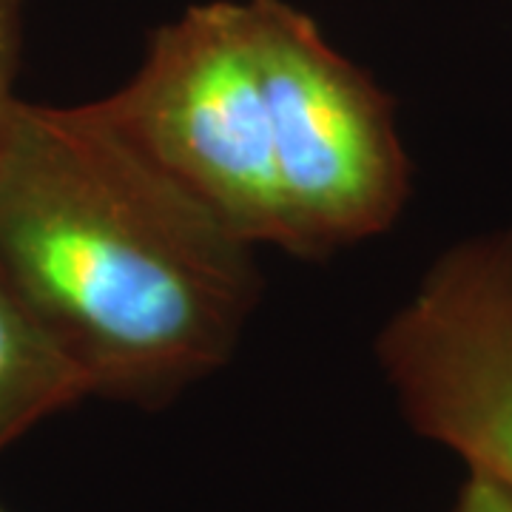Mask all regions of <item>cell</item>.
<instances>
[{
    "instance_id": "1",
    "label": "cell",
    "mask_w": 512,
    "mask_h": 512,
    "mask_svg": "<svg viewBox=\"0 0 512 512\" xmlns=\"http://www.w3.org/2000/svg\"><path fill=\"white\" fill-rule=\"evenodd\" d=\"M0 268L92 396L160 407L237 350L254 248L148 163L97 100H18L0 134Z\"/></svg>"
},
{
    "instance_id": "2",
    "label": "cell",
    "mask_w": 512,
    "mask_h": 512,
    "mask_svg": "<svg viewBox=\"0 0 512 512\" xmlns=\"http://www.w3.org/2000/svg\"><path fill=\"white\" fill-rule=\"evenodd\" d=\"M100 111L148 163L242 242L285 245L271 117L248 0L191 6Z\"/></svg>"
},
{
    "instance_id": "3",
    "label": "cell",
    "mask_w": 512,
    "mask_h": 512,
    "mask_svg": "<svg viewBox=\"0 0 512 512\" xmlns=\"http://www.w3.org/2000/svg\"><path fill=\"white\" fill-rule=\"evenodd\" d=\"M248 12L271 117L282 251L322 259L379 237L402 217L413 177L393 97L291 3L248 0Z\"/></svg>"
},
{
    "instance_id": "4",
    "label": "cell",
    "mask_w": 512,
    "mask_h": 512,
    "mask_svg": "<svg viewBox=\"0 0 512 512\" xmlns=\"http://www.w3.org/2000/svg\"><path fill=\"white\" fill-rule=\"evenodd\" d=\"M407 424L512 495V231L461 239L376 339Z\"/></svg>"
},
{
    "instance_id": "5",
    "label": "cell",
    "mask_w": 512,
    "mask_h": 512,
    "mask_svg": "<svg viewBox=\"0 0 512 512\" xmlns=\"http://www.w3.org/2000/svg\"><path fill=\"white\" fill-rule=\"evenodd\" d=\"M89 396L86 376L0 268V453Z\"/></svg>"
},
{
    "instance_id": "6",
    "label": "cell",
    "mask_w": 512,
    "mask_h": 512,
    "mask_svg": "<svg viewBox=\"0 0 512 512\" xmlns=\"http://www.w3.org/2000/svg\"><path fill=\"white\" fill-rule=\"evenodd\" d=\"M23 12L26 0H0V134L18 106L15 80L23 49Z\"/></svg>"
},
{
    "instance_id": "7",
    "label": "cell",
    "mask_w": 512,
    "mask_h": 512,
    "mask_svg": "<svg viewBox=\"0 0 512 512\" xmlns=\"http://www.w3.org/2000/svg\"><path fill=\"white\" fill-rule=\"evenodd\" d=\"M447 512H512V495L481 476H467Z\"/></svg>"
},
{
    "instance_id": "8",
    "label": "cell",
    "mask_w": 512,
    "mask_h": 512,
    "mask_svg": "<svg viewBox=\"0 0 512 512\" xmlns=\"http://www.w3.org/2000/svg\"><path fill=\"white\" fill-rule=\"evenodd\" d=\"M0 512H6V510H3V507H0Z\"/></svg>"
}]
</instances>
